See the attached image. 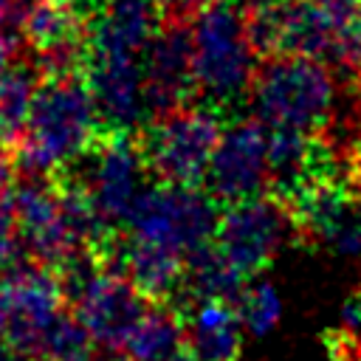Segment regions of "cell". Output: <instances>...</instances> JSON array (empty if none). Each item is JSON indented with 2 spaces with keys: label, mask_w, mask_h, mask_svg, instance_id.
Instances as JSON below:
<instances>
[{
  "label": "cell",
  "mask_w": 361,
  "mask_h": 361,
  "mask_svg": "<svg viewBox=\"0 0 361 361\" xmlns=\"http://www.w3.org/2000/svg\"><path fill=\"white\" fill-rule=\"evenodd\" d=\"M104 133L82 71L42 76L28 124L11 149L23 175H59L71 169Z\"/></svg>",
  "instance_id": "cell-1"
},
{
  "label": "cell",
  "mask_w": 361,
  "mask_h": 361,
  "mask_svg": "<svg viewBox=\"0 0 361 361\" xmlns=\"http://www.w3.org/2000/svg\"><path fill=\"white\" fill-rule=\"evenodd\" d=\"M189 34L197 102L217 110L226 121L240 118L259 68L243 8L231 0L217 3L189 20Z\"/></svg>",
  "instance_id": "cell-2"
},
{
  "label": "cell",
  "mask_w": 361,
  "mask_h": 361,
  "mask_svg": "<svg viewBox=\"0 0 361 361\" xmlns=\"http://www.w3.org/2000/svg\"><path fill=\"white\" fill-rule=\"evenodd\" d=\"M248 104L251 116L268 127L330 135L338 110V76L322 59L271 54L259 59Z\"/></svg>",
  "instance_id": "cell-3"
},
{
  "label": "cell",
  "mask_w": 361,
  "mask_h": 361,
  "mask_svg": "<svg viewBox=\"0 0 361 361\" xmlns=\"http://www.w3.org/2000/svg\"><path fill=\"white\" fill-rule=\"evenodd\" d=\"M226 124L217 110L200 102L149 118L135 133L147 175L155 183L200 189Z\"/></svg>",
  "instance_id": "cell-4"
},
{
  "label": "cell",
  "mask_w": 361,
  "mask_h": 361,
  "mask_svg": "<svg viewBox=\"0 0 361 361\" xmlns=\"http://www.w3.org/2000/svg\"><path fill=\"white\" fill-rule=\"evenodd\" d=\"M59 276L73 316L85 324L96 347H124V338L149 307L138 288L124 274L107 268L93 251L71 257L59 268Z\"/></svg>",
  "instance_id": "cell-5"
},
{
  "label": "cell",
  "mask_w": 361,
  "mask_h": 361,
  "mask_svg": "<svg viewBox=\"0 0 361 361\" xmlns=\"http://www.w3.org/2000/svg\"><path fill=\"white\" fill-rule=\"evenodd\" d=\"M220 212L223 209L203 189L149 180L121 231L133 240L164 245L189 257L195 248L214 240Z\"/></svg>",
  "instance_id": "cell-6"
},
{
  "label": "cell",
  "mask_w": 361,
  "mask_h": 361,
  "mask_svg": "<svg viewBox=\"0 0 361 361\" xmlns=\"http://www.w3.org/2000/svg\"><path fill=\"white\" fill-rule=\"evenodd\" d=\"M71 172L85 186L102 220L116 231H121L135 200L152 180L147 175L135 133L113 130H104L99 141L71 166Z\"/></svg>",
  "instance_id": "cell-7"
},
{
  "label": "cell",
  "mask_w": 361,
  "mask_h": 361,
  "mask_svg": "<svg viewBox=\"0 0 361 361\" xmlns=\"http://www.w3.org/2000/svg\"><path fill=\"white\" fill-rule=\"evenodd\" d=\"M0 296L6 313L3 322L6 344L23 353L25 358L37 361L45 336L68 310L59 271L31 257L25 262H14L3 274Z\"/></svg>",
  "instance_id": "cell-8"
},
{
  "label": "cell",
  "mask_w": 361,
  "mask_h": 361,
  "mask_svg": "<svg viewBox=\"0 0 361 361\" xmlns=\"http://www.w3.org/2000/svg\"><path fill=\"white\" fill-rule=\"evenodd\" d=\"M288 243H299V234L290 212L274 195H257L220 212L214 245L245 279L265 271Z\"/></svg>",
  "instance_id": "cell-9"
},
{
  "label": "cell",
  "mask_w": 361,
  "mask_h": 361,
  "mask_svg": "<svg viewBox=\"0 0 361 361\" xmlns=\"http://www.w3.org/2000/svg\"><path fill=\"white\" fill-rule=\"evenodd\" d=\"M14 212L23 251L51 268H62L71 257L82 254L62 206L56 175H23L6 192Z\"/></svg>",
  "instance_id": "cell-10"
},
{
  "label": "cell",
  "mask_w": 361,
  "mask_h": 361,
  "mask_svg": "<svg viewBox=\"0 0 361 361\" xmlns=\"http://www.w3.org/2000/svg\"><path fill=\"white\" fill-rule=\"evenodd\" d=\"M200 189L220 209L268 195V124L257 116L228 121Z\"/></svg>",
  "instance_id": "cell-11"
},
{
  "label": "cell",
  "mask_w": 361,
  "mask_h": 361,
  "mask_svg": "<svg viewBox=\"0 0 361 361\" xmlns=\"http://www.w3.org/2000/svg\"><path fill=\"white\" fill-rule=\"evenodd\" d=\"M161 0H102L87 11L85 62H141L147 45L164 25Z\"/></svg>",
  "instance_id": "cell-12"
},
{
  "label": "cell",
  "mask_w": 361,
  "mask_h": 361,
  "mask_svg": "<svg viewBox=\"0 0 361 361\" xmlns=\"http://www.w3.org/2000/svg\"><path fill=\"white\" fill-rule=\"evenodd\" d=\"M144 93L149 118L197 102L192 76V34L183 20H164L144 51Z\"/></svg>",
  "instance_id": "cell-13"
},
{
  "label": "cell",
  "mask_w": 361,
  "mask_h": 361,
  "mask_svg": "<svg viewBox=\"0 0 361 361\" xmlns=\"http://www.w3.org/2000/svg\"><path fill=\"white\" fill-rule=\"evenodd\" d=\"M183 344L197 361H240L243 322L226 299H197L183 313Z\"/></svg>",
  "instance_id": "cell-14"
},
{
  "label": "cell",
  "mask_w": 361,
  "mask_h": 361,
  "mask_svg": "<svg viewBox=\"0 0 361 361\" xmlns=\"http://www.w3.org/2000/svg\"><path fill=\"white\" fill-rule=\"evenodd\" d=\"M183 344V316L169 302H149L130 336L124 338V353L133 361H164Z\"/></svg>",
  "instance_id": "cell-15"
},
{
  "label": "cell",
  "mask_w": 361,
  "mask_h": 361,
  "mask_svg": "<svg viewBox=\"0 0 361 361\" xmlns=\"http://www.w3.org/2000/svg\"><path fill=\"white\" fill-rule=\"evenodd\" d=\"M39 79L42 73L34 65V59L31 56L25 59L20 54L14 56V62L0 79V144L8 149H14L25 133Z\"/></svg>",
  "instance_id": "cell-16"
},
{
  "label": "cell",
  "mask_w": 361,
  "mask_h": 361,
  "mask_svg": "<svg viewBox=\"0 0 361 361\" xmlns=\"http://www.w3.org/2000/svg\"><path fill=\"white\" fill-rule=\"evenodd\" d=\"M237 310H240V322L243 327L251 333V336H265L276 319H279V310H282V302L274 290V285L268 279H248L240 302H237Z\"/></svg>",
  "instance_id": "cell-17"
},
{
  "label": "cell",
  "mask_w": 361,
  "mask_h": 361,
  "mask_svg": "<svg viewBox=\"0 0 361 361\" xmlns=\"http://www.w3.org/2000/svg\"><path fill=\"white\" fill-rule=\"evenodd\" d=\"M20 234L14 223V212L8 206V197H0V276L17 262L20 254Z\"/></svg>",
  "instance_id": "cell-18"
},
{
  "label": "cell",
  "mask_w": 361,
  "mask_h": 361,
  "mask_svg": "<svg viewBox=\"0 0 361 361\" xmlns=\"http://www.w3.org/2000/svg\"><path fill=\"white\" fill-rule=\"evenodd\" d=\"M17 6L20 0H0V51H20Z\"/></svg>",
  "instance_id": "cell-19"
},
{
  "label": "cell",
  "mask_w": 361,
  "mask_h": 361,
  "mask_svg": "<svg viewBox=\"0 0 361 361\" xmlns=\"http://www.w3.org/2000/svg\"><path fill=\"white\" fill-rule=\"evenodd\" d=\"M161 3H164V11H166L169 20L189 23L195 14H200V11H206L217 3H226V0H161Z\"/></svg>",
  "instance_id": "cell-20"
},
{
  "label": "cell",
  "mask_w": 361,
  "mask_h": 361,
  "mask_svg": "<svg viewBox=\"0 0 361 361\" xmlns=\"http://www.w3.org/2000/svg\"><path fill=\"white\" fill-rule=\"evenodd\" d=\"M14 172H17L14 155H11L8 147L0 144V197H6V192L11 189V183H14Z\"/></svg>",
  "instance_id": "cell-21"
},
{
  "label": "cell",
  "mask_w": 361,
  "mask_h": 361,
  "mask_svg": "<svg viewBox=\"0 0 361 361\" xmlns=\"http://www.w3.org/2000/svg\"><path fill=\"white\" fill-rule=\"evenodd\" d=\"M87 361H133L127 353H118V350H104L102 355H90Z\"/></svg>",
  "instance_id": "cell-22"
},
{
  "label": "cell",
  "mask_w": 361,
  "mask_h": 361,
  "mask_svg": "<svg viewBox=\"0 0 361 361\" xmlns=\"http://www.w3.org/2000/svg\"><path fill=\"white\" fill-rule=\"evenodd\" d=\"M164 361H197V358L189 353V347H186V344H180V347H178L169 358H164Z\"/></svg>",
  "instance_id": "cell-23"
},
{
  "label": "cell",
  "mask_w": 361,
  "mask_h": 361,
  "mask_svg": "<svg viewBox=\"0 0 361 361\" xmlns=\"http://www.w3.org/2000/svg\"><path fill=\"white\" fill-rule=\"evenodd\" d=\"M79 3H82V6H85V11H90V8H93V6H96V3H102V0H79Z\"/></svg>",
  "instance_id": "cell-24"
},
{
  "label": "cell",
  "mask_w": 361,
  "mask_h": 361,
  "mask_svg": "<svg viewBox=\"0 0 361 361\" xmlns=\"http://www.w3.org/2000/svg\"><path fill=\"white\" fill-rule=\"evenodd\" d=\"M358 361H361V338H358Z\"/></svg>",
  "instance_id": "cell-25"
}]
</instances>
